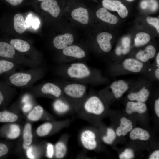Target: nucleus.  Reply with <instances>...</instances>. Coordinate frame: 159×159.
Instances as JSON below:
<instances>
[{
  "mask_svg": "<svg viewBox=\"0 0 159 159\" xmlns=\"http://www.w3.org/2000/svg\"><path fill=\"white\" fill-rule=\"evenodd\" d=\"M130 40L129 37L123 38L122 41V53L125 54H127L130 50Z\"/></svg>",
  "mask_w": 159,
  "mask_h": 159,
  "instance_id": "nucleus-33",
  "label": "nucleus"
},
{
  "mask_svg": "<svg viewBox=\"0 0 159 159\" xmlns=\"http://www.w3.org/2000/svg\"><path fill=\"white\" fill-rule=\"evenodd\" d=\"M52 125L50 122H46L39 127L36 130L38 135L43 137L48 135L52 130Z\"/></svg>",
  "mask_w": 159,
  "mask_h": 159,
  "instance_id": "nucleus-30",
  "label": "nucleus"
},
{
  "mask_svg": "<svg viewBox=\"0 0 159 159\" xmlns=\"http://www.w3.org/2000/svg\"><path fill=\"white\" fill-rule=\"evenodd\" d=\"M150 39V36L148 33L142 32L138 33L136 35L135 45L137 47L143 45L148 42Z\"/></svg>",
  "mask_w": 159,
  "mask_h": 159,
  "instance_id": "nucleus-28",
  "label": "nucleus"
},
{
  "mask_svg": "<svg viewBox=\"0 0 159 159\" xmlns=\"http://www.w3.org/2000/svg\"><path fill=\"white\" fill-rule=\"evenodd\" d=\"M112 38L111 34L107 32H102L97 35V41L100 48L104 52H108L111 49L112 47L110 41Z\"/></svg>",
  "mask_w": 159,
  "mask_h": 159,
  "instance_id": "nucleus-9",
  "label": "nucleus"
},
{
  "mask_svg": "<svg viewBox=\"0 0 159 159\" xmlns=\"http://www.w3.org/2000/svg\"><path fill=\"white\" fill-rule=\"evenodd\" d=\"M40 7L42 9L48 12L54 17H57L60 13V7L55 0H47L42 1Z\"/></svg>",
  "mask_w": 159,
  "mask_h": 159,
  "instance_id": "nucleus-11",
  "label": "nucleus"
},
{
  "mask_svg": "<svg viewBox=\"0 0 159 159\" xmlns=\"http://www.w3.org/2000/svg\"><path fill=\"white\" fill-rule=\"evenodd\" d=\"M24 0H6L10 4L13 6L19 5Z\"/></svg>",
  "mask_w": 159,
  "mask_h": 159,
  "instance_id": "nucleus-40",
  "label": "nucleus"
},
{
  "mask_svg": "<svg viewBox=\"0 0 159 159\" xmlns=\"http://www.w3.org/2000/svg\"><path fill=\"white\" fill-rule=\"evenodd\" d=\"M8 151L7 145L4 143H0V158L6 155Z\"/></svg>",
  "mask_w": 159,
  "mask_h": 159,
  "instance_id": "nucleus-37",
  "label": "nucleus"
},
{
  "mask_svg": "<svg viewBox=\"0 0 159 159\" xmlns=\"http://www.w3.org/2000/svg\"><path fill=\"white\" fill-rule=\"evenodd\" d=\"M107 135L106 136L102 137L103 141L107 144H112L116 138V134L114 130L111 128L107 129Z\"/></svg>",
  "mask_w": 159,
  "mask_h": 159,
  "instance_id": "nucleus-31",
  "label": "nucleus"
},
{
  "mask_svg": "<svg viewBox=\"0 0 159 159\" xmlns=\"http://www.w3.org/2000/svg\"><path fill=\"white\" fill-rule=\"evenodd\" d=\"M3 81H0V107L3 105L14 89Z\"/></svg>",
  "mask_w": 159,
  "mask_h": 159,
  "instance_id": "nucleus-20",
  "label": "nucleus"
},
{
  "mask_svg": "<svg viewBox=\"0 0 159 159\" xmlns=\"http://www.w3.org/2000/svg\"><path fill=\"white\" fill-rule=\"evenodd\" d=\"M83 109L86 113L99 115L104 110V105L97 97L93 96L88 98L85 101Z\"/></svg>",
  "mask_w": 159,
  "mask_h": 159,
  "instance_id": "nucleus-3",
  "label": "nucleus"
},
{
  "mask_svg": "<svg viewBox=\"0 0 159 159\" xmlns=\"http://www.w3.org/2000/svg\"><path fill=\"white\" fill-rule=\"evenodd\" d=\"M54 148L53 145L50 143L47 144L46 151V155L49 158L53 157L54 154Z\"/></svg>",
  "mask_w": 159,
  "mask_h": 159,
  "instance_id": "nucleus-36",
  "label": "nucleus"
},
{
  "mask_svg": "<svg viewBox=\"0 0 159 159\" xmlns=\"http://www.w3.org/2000/svg\"><path fill=\"white\" fill-rule=\"evenodd\" d=\"M37 0L40 1H46L47 0Z\"/></svg>",
  "mask_w": 159,
  "mask_h": 159,
  "instance_id": "nucleus-48",
  "label": "nucleus"
},
{
  "mask_svg": "<svg viewBox=\"0 0 159 159\" xmlns=\"http://www.w3.org/2000/svg\"><path fill=\"white\" fill-rule=\"evenodd\" d=\"M45 70L41 66L24 71H13L3 75L4 81L13 87L27 88L43 77Z\"/></svg>",
  "mask_w": 159,
  "mask_h": 159,
  "instance_id": "nucleus-1",
  "label": "nucleus"
},
{
  "mask_svg": "<svg viewBox=\"0 0 159 159\" xmlns=\"http://www.w3.org/2000/svg\"><path fill=\"white\" fill-rule=\"evenodd\" d=\"M129 137L132 140L139 139L146 141L149 139L150 135L146 130L137 127L131 130Z\"/></svg>",
  "mask_w": 159,
  "mask_h": 159,
  "instance_id": "nucleus-22",
  "label": "nucleus"
},
{
  "mask_svg": "<svg viewBox=\"0 0 159 159\" xmlns=\"http://www.w3.org/2000/svg\"><path fill=\"white\" fill-rule=\"evenodd\" d=\"M43 112V108L40 105H36L29 114L28 118L33 121H38L41 118Z\"/></svg>",
  "mask_w": 159,
  "mask_h": 159,
  "instance_id": "nucleus-26",
  "label": "nucleus"
},
{
  "mask_svg": "<svg viewBox=\"0 0 159 159\" xmlns=\"http://www.w3.org/2000/svg\"><path fill=\"white\" fill-rule=\"evenodd\" d=\"M18 118L17 116L12 112L7 111L0 112V123L15 122Z\"/></svg>",
  "mask_w": 159,
  "mask_h": 159,
  "instance_id": "nucleus-27",
  "label": "nucleus"
},
{
  "mask_svg": "<svg viewBox=\"0 0 159 159\" xmlns=\"http://www.w3.org/2000/svg\"><path fill=\"white\" fill-rule=\"evenodd\" d=\"M156 62L157 65L159 67V53H158L156 57Z\"/></svg>",
  "mask_w": 159,
  "mask_h": 159,
  "instance_id": "nucleus-47",
  "label": "nucleus"
},
{
  "mask_svg": "<svg viewBox=\"0 0 159 159\" xmlns=\"http://www.w3.org/2000/svg\"><path fill=\"white\" fill-rule=\"evenodd\" d=\"M32 127L30 124H26L24 127L23 132V148L27 149L29 147L32 141Z\"/></svg>",
  "mask_w": 159,
  "mask_h": 159,
  "instance_id": "nucleus-24",
  "label": "nucleus"
},
{
  "mask_svg": "<svg viewBox=\"0 0 159 159\" xmlns=\"http://www.w3.org/2000/svg\"><path fill=\"white\" fill-rule=\"evenodd\" d=\"M127 1H133L134 0H127Z\"/></svg>",
  "mask_w": 159,
  "mask_h": 159,
  "instance_id": "nucleus-49",
  "label": "nucleus"
},
{
  "mask_svg": "<svg viewBox=\"0 0 159 159\" xmlns=\"http://www.w3.org/2000/svg\"><path fill=\"white\" fill-rule=\"evenodd\" d=\"M115 52L117 55H121L122 54V47L121 46H118L116 49Z\"/></svg>",
  "mask_w": 159,
  "mask_h": 159,
  "instance_id": "nucleus-45",
  "label": "nucleus"
},
{
  "mask_svg": "<svg viewBox=\"0 0 159 159\" xmlns=\"http://www.w3.org/2000/svg\"><path fill=\"white\" fill-rule=\"evenodd\" d=\"M27 88L35 93L50 95L56 98L60 97L62 93L61 89L58 85L50 82L35 86L33 85Z\"/></svg>",
  "mask_w": 159,
  "mask_h": 159,
  "instance_id": "nucleus-2",
  "label": "nucleus"
},
{
  "mask_svg": "<svg viewBox=\"0 0 159 159\" xmlns=\"http://www.w3.org/2000/svg\"><path fill=\"white\" fill-rule=\"evenodd\" d=\"M150 94L149 90L145 87H143L139 91L129 94L128 98L131 101L145 102L147 100Z\"/></svg>",
  "mask_w": 159,
  "mask_h": 159,
  "instance_id": "nucleus-18",
  "label": "nucleus"
},
{
  "mask_svg": "<svg viewBox=\"0 0 159 159\" xmlns=\"http://www.w3.org/2000/svg\"><path fill=\"white\" fill-rule=\"evenodd\" d=\"M110 87L115 97L117 99L121 97L129 88L127 82L122 80L114 81Z\"/></svg>",
  "mask_w": 159,
  "mask_h": 159,
  "instance_id": "nucleus-10",
  "label": "nucleus"
},
{
  "mask_svg": "<svg viewBox=\"0 0 159 159\" xmlns=\"http://www.w3.org/2000/svg\"><path fill=\"white\" fill-rule=\"evenodd\" d=\"M149 159H159V150H157L153 152L149 157Z\"/></svg>",
  "mask_w": 159,
  "mask_h": 159,
  "instance_id": "nucleus-41",
  "label": "nucleus"
},
{
  "mask_svg": "<svg viewBox=\"0 0 159 159\" xmlns=\"http://www.w3.org/2000/svg\"><path fill=\"white\" fill-rule=\"evenodd\" d=\"M146 110V105L144 102L129 101L126 105V111L128 114H131L135 112L143 114Z\"/></svg>",
  "mask_w": 159,
  "mask_h": 159,
  "instance_id": "nucleus-17",
  "label": "nucleus"
},
{
  "mask_svg": "<svg viewBox=\"0 0 159 159\" xmlns=\"http://www.w3.org/2000/svg\"><path fill=\"white\" fill-rule=\"evenodd\" d=\"M53 106L55 111L59 114H63L67 112L70 109L69 105L64 101L57 99L54 102Z\"/></svg>",
  "mask_w": 159,
  "mask_h": 159,
  "instance_id": "nucleus-29",
  "label": "nucleus"
},
{
  "mask_svg": "<svg viewBox=\"0 0 159 159\" xmlns=\"http://www.w3.org/2000/svg\"><path fill=\"white\" fill-rule=\"evenodd\" d=\"M155 110L156 115L159 117V99L156 100L155 103Z\"/></svg>",
  "mask_w": 159,
  "mask_h": 159,
  "instance_id": "nucleus-42",
  "label": "nucleus"
},
{
  "mask_svg": "<svg viewBox=\"0 0 159 159\" xmlns=\"http://www.w3.org/2000/svg\"><path fill=\"white\" fill-rule=\"evenodd\" d=\"M68 75L71 78L81 79L89 77L90 72L88 67L82 63H75L71 64L67 70Z\"/></svg>",
  "mask_w": 159,
  "mask_h": 159,
  "instance_id": "nucleus-4",
  "label": "nucleus"
},
{
  "mask_svg": "<svg viewBox=\"0 0 159 159\" xmlns=\"http://www.w3.org/2000/svg\"><path fill=\"white\" fill-rule=\"evenodd\" d=\"M26 154L27 157L30 159H34V157L32 153V148L30 146L27 149Z\"/></svg>",
  "mask_w": 159,
  "mask_h": 159,
  "instance_id": "nucleus-43",
  "label": "nucleus"
},
{
  "mask_svg": "<svg viewBox=\"0 0 159 159\" xmlns=\"http://www.w3.org/2000/svg\"><path fill=\"white\" fill-rule=\"evenodd\" d=\"M10 131L7 134V137L10 139H14L18 138L20 135V129L19 126L15 124L11 125Z\"/></svg>",
  "mask_w": 159,
  "mask_h": 159,
  "instance_id": "nucleus-32",
  "label": "nucleus"
},
{
  "mask_svg": "<svg viewBox=\"0 0 159 159\" xmlns=\"http://www.w3.org/2000/svg\"><path fill=\"white\" fill-rule=\"evenodd\" d=\"M32 107V104L31 102H29L24 104L22 107L23 111L24 112H29Z\"/></svg>",
  "mask_w": 159,
  "mask_h": 159,
  "instance_id": "nucleus-38",
  "label": "nucleus"
},
{
  "mask_svg": "<svg viewBox=\"0 0 159 159\" xmlns=\"http://www.w3.org/2000/svg\"><path fill=\"white\" fill-rule=\"evenodd\" d=\"M155 76L156 78L158 79H159V69L157 68L155 71Z\"/></svg>",
  "mask_w": 159,
  "mask_h": 159,
  "instance_id": "nucleus-46",
  "label": "nucleus"
},
{
  "mask_svg": "<svg viewBox=\"0 0 159 159\" xmlns=\"http://www.w3.org/2000/svg\"><path fill=\"white\" fill-rule=\"evenodd\" d=\"M97 16L102 21L111 24H115L118 21L117 17L104 8H100L96 12Z\"/></svg>",
  "mask_w": 159,
  "mask_h": 159,
  "instance_id": "nucleus-15",
  "label": "nucleus"
},
{
  "mask_svg": "<svg viewBox=\"0 0 159 159\" xmlns=\"http://www.w3.org/2000/svg\"><path fill=\"white\" fill-rule=\"evenodd\" d=\"M122 153L124 157V159H130L134 157V151L130 148L125 149Z\"/></svg>",
  "mask_w": 159,
  "mask_h": 159,
  "instance_id": "nucleus-35",
  "label": "nucleus"
},
{
  "mask_svg": "<svg viewBox=\"0 0 159 159\" xmlns=\"http://www.w3.org/2000/svg\"><path fill=\"white\" fill-rule=\"evenodd\" d=\"M123 66L125 70L134 72H140L143 66V62L133 58H127L122 63Z\"/></svg>",
  "mask_w": 159,
  "mask_h": 159,
  "instance_id": "nucleus-12",
  "label": "nucleus"
},
{
  "mask_svg": "<svg viewBox=\"0 0 159 159\" xmlns=\"http://www.w3.org/2000/svg\"><path fill=\"white\" fill-rule=\"evenodd\" d=\"M22 102L24 104L29 102H31V97L30 95L26 94L24 95L23 97L22 100Z\"/></svg>",
  "mask_w": 159,
  "mask_h": 159,
  "instance_id": "nucleus-39",
  "label": "nucleus"
},
{
  "mask_svg": "<svg viewBox=\"0 0 159 159\" xmlns=\"http://www.w3.org/2000/svg\"><path fill=\"white\" fill-rule=\"evenodd\" d=\"M63 53L65 55L79 59L83 58L86 54L85 52L79 47L74 45L63 49Z\"/></svg>",
  "mask_w": 159,
  "mask_h": 159,
  "instance_id": "nucleus-16",
  "label": "nucleus"
},
{
  "mask_svg": "<svg viewBox=\"0 0 159 159\" xmlns=\"http://www.w3.org/2000/svg\"><path fill=\"white\" fill-rule=\"evenodd\" d=\"M148 6V2L146 1H143L141 4V7L143 9H146Z\"/></svg>",
  "mask_w": 159,
  "mask_h": 159,
  "instance_id": "nucleus-44",
  "label": "nucleus"
},
{
  "mask_svg": "<svg viewBox=\"0 0 159 159\" xmlns=\"http://www.w3.org/2000/svg\"><path fill=\"white\" fill-rule=\"evenodd\" d=\"M156 53V49L152 45L147 46L144 50L139 51L136 54V57L142 62H146L153 57Z\"/></svg>",
  "mask_w": 159,
  "mask_h": 159,
  "instance_id": "nucleus-14",
  "label": "nucleus"
},
{
  "mask_svg": "<svg viewBox=\"0 0 159 159\" xmlns=\"http://www.w3.org/2000/svg\"><path fill=\"white\" fill-rule=\"evenodd\" d=\"M71 15L72 18L79 22L87 24L89 22V17L87 10L82 7H79L73 10Z\"/></svg>",
  "mask_w": 159,
  "mask_h": 159,
  "instance_id": "nucleus-13",
  "label": "nucleus"
},
{
  "mask_svg": "<svg viewBox=\"0 0 159 159\" xmlns=\"http://www.w3.org/2000/svg\"><path fill=\"white\" fill-rule=\"evenodd\" d=\"M14 25L15 31L18 33L22 34L26 29V26L23 16L18 13L14 18Z\"/></svg>",
  "mask_w": 159,
  "mask_h": 159,
  "instance_id": "nucleus-23",
  "label": "nucleus"
},
{
  "mask_svg": "<svg viewBox=\"0 0 159 159\" xmlns=\"http://www.w3.org/2000/svg\"><path fill=\"white\" fill-rule=\"evenodd\" d=\"M74 41L73 37L70 33H66L56 37L53 41L54 47L58 49H63L71 45Z\"/></svg>",
  "mask_w": 159,
  "mask_h": 159,
  "instance_id": "nucleus-8",
  "label": "nucleus"
},
{
  "mask_svg": "<svg viewBox=\"0 0 159 159\" xmlns=\"http://www.w3.org/2000/svg\"><path fill=\"white\" fill-rule=\"evenodd\" d=\"M147 22L153 26L156 29L158 33H159V20L156 18L148 17L146 19Z\"/></svg>",
  "mask_w": 159,
  "mask_h": 159,
  "instance_id": "nucleus-34",
  "label": "nucleus"
},
{
  "mask_svg": "<svg viewBox=\"0 0 159 159\" xmlns=\"http://www.w3.org/2000/svg\"><path fill=\"white\" fill-rule=\"evenodd\" d=\"M55 155L56 158L61 159L64 158L66 155L67 148L64 141H60L57 142L55 146Z\"/></svg>",
  "mask_w": 159,
  "mask_h": 159,
  "instance_id": "nucleus-25",
  "label": "nucleus"
},
{
  "mask_svg": "<svg viewBox=\"0 0 159 159\" xmlns=\"http://www.w3.org/2000/svg\"><path fill=\"white\" fill-rule=\"evenodd\" d=\"M20 66L10 60L0 58V76L9 72L16 70Z\"/></svg>",
  "mask_w": 159,
  "mask_h": 159,
  "instance_id": "nucleus-19",
  "label": "nucleus"
},
{
  "mask_svg": "<svg viewBox=\"0 0 159 159\" xmlns=\"http://www.w3.org/2000/svg\"><path fill=\"white\" fill-rule=\"evenodd\" d=\"M102 4L105 9L117 11L119 16L122 18H125L128 15V11L127 8L119 1L103 0Z\"/></svg>",
  "mask_w": 159,
  "mask_h": 159,
  "instance_id": "nucleus-7",
  "label": "nucleus"
},
{
  "mask_svg": "<svg viewBox=\"0 0 159 159\" xmlns=\"http://www.w3.org/2000/svg\"><path fill=\"white\" fill-rule=\"evenodd\" d=\"M96 137L95 133L90 130L82 131L80 135V140L82 146L87 150L95 149L97 145Z\"/></svg>",
  "mask_w": 159,
  "mask_h": 159,
  "instance_id": "nucleus-6",
  "label": "nucleus"
},
{
  "mask_svg": "<svg viewBox=\"0 0 159 159\" xmlns=\"http://www.w3.org/2000/svg\"><path fill=\"white\" fill-rule=\"evenodd\" d=\"M86 88L84 85L78 83L70 84L66 85L64 89L65 94L73 99L82 97L85 94Z\"/></svg>",
  "mask_w": 159,
  "mask_h": 159,
  "instance_id": "nucleus-5",
  "label": "nucleus"
},
{
  "mask_svg": "<svg viewBox=\"0 0 159 159\" xmlns=\"http://www.w3.org/2000/svg\"><path fill=\"white\" fill-rule=\"evenodd\" d=\"M10 44L20 52L26 53L30 51V45L25 40L18 39H12L10 41Z\"/></svg>",
  "mask_w": 159,
  "mask_h": 159,
  "instance_id": "nucleus-21",
  "label": "nucleus"
}]
</instances>
